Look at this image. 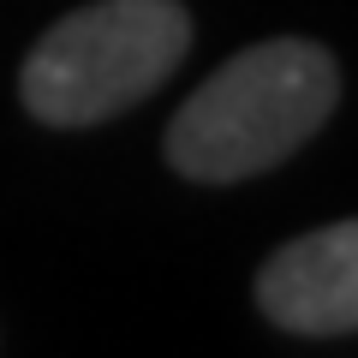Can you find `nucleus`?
<instances>
[{
    "label": "nucleus",
    "mask_w": 358,
    "mask_h": 358,
    "mask_svg": "<svg viewBox=\"0 0 358 358\" xmlns=\"http://www.w3.org/2000/svg\"><path fill=\"white\" fill-rule=\"evenodd\" d=\"M341 102V60L322 42L268 36L221 60L167 120L162 155L192 185L245 179L299 155Z\"/></svg>",
    "instance_id": "1"
},
{
    "label": "nucleus",
    "mask_w": 358,
    "mask_h": 358,
    "mask_svg": "<svg viewBox=\"0 0 358 358\" xmlns=\"http://www.w3.org/2000/svg\"><path fill=\"white\" fill-rule=\"evenodd\" d=\"M192 13L179 0H90L36 36L18 66L24 114L54 131H84L131 114L179 72Z\"/></svg>",
    "instance_id": "2"
},
{
    "label": "nucleus",
    "mask_w": 358,
    "mask_h": 358,
    "mask_svg": "<svg viewBox=\"0 0 358 358\" xmlns=\"http://www.w3.org/2000/svg\"><path fill=\"white\" fill-rule=\"evenodd\" d=\"M257 310L281 334H358V215L287 239L257 268Z\"/></svg>",
    "instance_id": "3"
}]
</instances>
